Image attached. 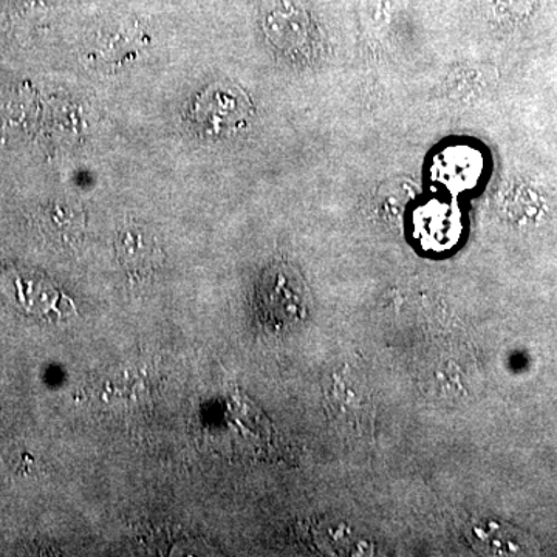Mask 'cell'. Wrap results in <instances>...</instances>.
<instances>
[{"instance_id":"obj_1","label":"cell","mask_w":557,"mask_h":557,"mask_svg":"<svg viewBox=\"0 0 557 557\" xmlns=\"http://www.w3.org/2000/svg\"><path fill=\"white\" fill-rule=\"evenodd\" d=\"M249 101L231 84H214L200 95L193 109L194 123L209 137H225L247 126Z\"/></svg>"},{"instance_id":"obj_2","label":"cell","mask_w":557,"mask_h":557,"mask_svg":"<svg viewBox=\"0 0 557 557\" xmlns=\"http://www.w3.org/2000/svg\"><path fill=\"white\" fill-rule=\"evenodd\" d=\"M460 212L449 205L429 203L416 214V236L426 249L443 251L460 237Z\"/></svg>"},{"instance_id":"obj_3","label":"cell","mask_w":557,"mask_h":557,"mask_svg":"<svg viewBox=\"0 0 557 557\" xmlns=\"http://www.w3.org/2000/svg\"><path fill=\"white\" fill-rule=\"evenodd\" d=\"M116 248L121 262L135 274L149 273L161 260V249L156 237L141 226H129L121 231Z\"/></svg>"},{"instance_id":"obj_4","label":"cell","mask_w":557,"mask_h":557,"mask_svg":"<svg viewBox=\"0 0 557 557\" xmlns=\"http://www.w3.org/2000/svg\"><path fill=\"white\" fill-rule=\"evenodd\" d=\"M139 36L132 27L104 28L97 35L89 50L91 60L100 62L102 67H115L137 57Z\"/></svg>"},{"instance_id":"obj_5","label":"cell","mask_w":557,"mask_h":557,"mask_svg":"<svg viewBox=\"0 0 557 557\" xmlns=\"http://www.w3.org/2000/svg\"><path fill=\"white\" fill-rule=\"evenodd\" d=\"M474 537L487 555H530L534 549L520 531L498 523L475 527Z\"/></svg>"},{"instance_id":"obj_6","label":"cell","mask_w":557,"mask_h":557,"mask_svg":"<svg viewBox=\"0 0 557 557\" xmlns=\"http://www.w3.org/2000/svg\"><path fill=\"white\" fill-rule=\"evenodd\" d=\"M47 214H49L47 218H49L51 231L67 244L78 239L86 228L84 212L75 203L61 201V203L53 205Z\"/></svg>"},{"instance_id":"obj_7","label":"cell","mask_w":557,"mask_h":557,"mask_svg":"<svg viewBox=\"0 0 557 557\" xmlns=\"http://www.w3.org/2000/svg\"><path fill=\"white\" fill-rule=\"evenodd\" d=\"M500 2L505 9L512 11V13L522 14L525 13L527 10L531 9L534 0H500Z\"/></svg>"}]
</instances>
